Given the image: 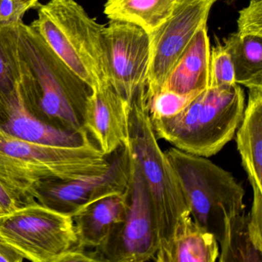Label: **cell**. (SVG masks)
I'll use <instances>...</instances> for the list:
<instances>
[{
    "mask_svg": "<svg viewBox=\"0 0 262 262\" xmlns=\"http://www.w3.org/2000/svg\"><path fill=\"white\" fill-rule=\"evenodd\" d=\"M19 91L38 118L57 122L63 129L81 132L91 87L47 45L30 25L18 24Z\"/></svg>",
    "mask_w": 262,
    "mask_h": 262,
    "instance_id": "cell-1",
    "label": "cell"
},
{
    "mask_svg": "<svg viewBox=\"0 0 262 262\" xmlns=\"http://www.w3.org/2000/svg\"><path fill=\"white\" fill-rule=\"evenodd\" d=\"M89 134L78 145L27 142L0 130V184L18 205L34 202L41 185L102 174L110 160Z\"/></svg>",
    "mask_w": 262,
    "mask_h": 262,
    "instance_id": "cell-2",
    "label": "cell"
},
{
    "mask_svg": "<svg viewBox=\"0 0 262 262\" xmlns=\"http://www.w3.org/2000/svg\"><path fill=\"white\" fill-rule=\"evenodd\" d=\"M245 105V92L238 84L208 87L179 114L150 122L157 139L182 151L209 158L232 140Z\"/></svg>",
    "mask_w": 262,
    "mask_h": 262,
    "instance_id": "cell-3",
    "label": "cell"
},
{
    "mask_svg": "<svg viewBox=\"0 0 262 262\" xmlns=\"http://www.w3.org/2000/svg\"><path fill=\"white\" fill-rule=\"evenodd\" d=\"M128 142L152 204L159 248L190 215L180 184L165 151L158 143L148 116L145 85L133 98L128 116Z\"/></svg>",
    "mask_w": 262,
    "mask_h": 262,
    "instance_id": "cell-4",
    "label": "cell"
},
{
    "mask_svg": "<svg viewBox=\"0 0 262 262\" xmlns=\"http://www.w3.org/2000/svg\"><path fill=\"white\" fill-rule=\"evenodd\" d=\"M30 27L92 90L110 84L104 54L105 26L90 17L75 0L38 4Z\"/></svg>",
    "mask_w": 262,
    "mask_h": 262,
    "instance_id": "cell-5",
    "label": "cell"
},
{
    "mask_svg": "<svg viewBox=\"0 0 262 262\" xmlns=\"http://www.w3.org/2000/svg\"><path fill=\"white\" fill-rule=\"evenodd\" d=\"M195 223L222 240L230 221L245 212V191L229 171L208 158L176 147L165 151Z\"/></svg>",
    "mask_w": 262,
    "mask_h": 262,
    "instance_id": "cell-6",
    "label": "cell"
},
{
    "mask_svg": "<svg viewBox=\"0 0 262 262\" xmlns=\"http://www.w3.org/2000/svg\"><path fill=\"white\" fill-rule=\"evenodd\" d=\"M0 242L24 260L59 262L78 236L72 214L34 201L0 214Z\"/></svg>",
    "mask_w": 262,
    "mask_h": 262,
    "instance_id": "cell-7",
    "label": "cell"
},
{
    "mask_svg": "<svg viewBox=\"0 0 262 262\" xmlns=\"http://www.w3.org/2000/svg\"><path fill=\"white\" fill-rule=\"evenodd\" d=\"M125 192L126 207L123 217L105 242L96 248L94 254L98 261H148L152 260L159 249L152 204L133 153Z\"/></svg>",
    "mask_w": 262,
    "mask_h": 262,
    "instance_id": "cell-8",
    "label": "cell"
},
{
    "mask_svg": "<svg viewBox=\"0 0 262 262\" xmlns=\"http://www.w3.org/2000/svg\"><path fill=\"white\" fill-rule=\"evenodd\" d=\"M217 0H179L166 20L149 33L150 60L145 96L162 88L167 76L194 35L207 25Z\"/></svg>",
    "mask_w": 262,
    "mask_h": 262,
    "instance_id": "cell-9",
    "label": "cell"
},
{
    "mask_svg": "<svg viewBox=\"0 0 262 262\" xmlns=\"http://www.w3.org/2000/svg\"><path fill=\"white\" fill-rule=\"evenodd\" d=\"M102 41L108 82L131 105L138 90L146 84L149 36L134 24L110 20L104 27Z\"/></svg>",
    "mask_w": 262,
    "mask_h": 262,
    "instance_id": "cell-10",
    "label": "cell"
},
{
    "mask_svg": "<svg viewBox=\"0 0 262 262\" xmlns=\"http://www.w3.org/2000/svg\"><path fill=\"white\" fill-rule=\"evenodd\" d=\"M108 169L102 174L41 185L33 199L64 212H74L87 202L125 191L128 185L131 162L129 142L116 150Z\"/></svg>",
    "mask_w": 262,
    "mask_h": 262,
    "instance_id": "cell-11",
    "label": "cell"
},
{
    "mask_svg": "<svg viewBox=\"0 0 262 262\" xmlns=\"http://www.w3.org/2000/svg\"><path fill=\"white\" fill-rule=\"evenodd\" d=\"M130 106L110 84L93 90L89 97L82 127L105 156L128 142Z\"/></svg>",
    "mask_w": 262,
    "mask_h": 262,
    "instance_id": "cell-12",
    "label": "cell"
},
{
    "mask_svg": "<svg viewBox=\"0 0 262 262\" xmlns=\"http://www.w3.org/2000/svg\"><path fill=\"white\" fill-rule=\"evenodd\" d=\"M243 119L236 131L242 164L253 189L248 214L252 226L262 225V88L249 89Z\"/></svg>",
    "mask_w": 262,
    "mask_h": 262,
    "instance_id": "cell-13",
    "label": "cell"
},
{
    "mask_svg": "<svg viewBox=\"0 0 262 262\" xmlns=\"http://www.w3.org/2000/svg\"><path fill=\"white\" fill-rule=\"evenodd\" d=\"M0 118L2 120L0 128L4 132L35 143L72 146L82 143L88 135L84 128L81 132L69 131L41 120L26 105L20 91L0 114Z\"/></svg>",
    "mask_w": 262,
    "mask_h": 262,
    "instance_id": "cell-14",
    "label": "cell"
},
{
    "mask_svg": "<svg viewBox=\"0 0 262 262\" xmlns=\"http://www.w3.org/2000/svg\"><path fill=\"white\" fill-rule=\"evenodd\" d=\"M125 207L124 191L87 202L72 213L77 233V246L83 249L100 247L115 225L122 220Z\"/></svg>",
    "mask_w": 262,
    "mask_h": 262,
    "instance_id": "cell-15",
    "label": "cell"
},
{
    "mask_svg": "<svg viewBox=\"0 0 262 262\" xmlns=\"http://www.w3.org/2000/svg\"><path fill=\"white\" fill-rule=\"evenodd\" d=\"M210 52L208 28L205 25L184 50L159 91L189 95L208 88Z\"/></svg>",
    "mask_w": 262,
    "mask_h": 262,
    "instance_id": "cell-16",
    "label": "cell"
},
{
    "mask_svg": "<svg viewBox=\"0 0 262 262\" xmlns=\"http://www.w3.org/2000/svg\"><path fill=\"white\" fill-rule=\"evenodd\" d=\"M219 244L209 231L191 216L185 219L171 239L158 249L153 261L214 262L219 257Z\"/></svg>",
    "mask_w": 262,
    "mask_h": 262,
    "instance_id": "cell-17",
    "label": "cell"
},
{
    "mask_svg": "<svg viewBox=\"0 0 262 262\" xmlns=\"http://www.w3.org/2000/svg\"><path fill=\"white\" fill-rule=\"evenodd\" d=\"M179 0H107L104 13L110 20L134 24L148 34L162 25Z\"/></svg>",
    "mask_w": 262,
    "mask_h": 262,
    "instance_id": "cell-18",
    "label": "cell"
},
{
    "mask_svg": "<svg viewBox=\"0 0 262 262\" xmlns=\"http://www.w3.org/2000/svg\"><path fill=\"white\" fill-rule=\"evenodd\" d=\"M234 67L235 82L249 89L262 88V37L231 33L223 39Z\"/></svg>",
    "mask_w": 262,
    "mask_h": 262,
    "instance_id": "cell-19",
    "label": "cell"
},
{
    "mask_svg": "<svg viewBox=\"0 0 262 262\" xmlns=\"http://www.w3.org/2000/svg\"><path fill=\"white\" fill-rule=\"evenodd\" d=\"M18 24H0V114L19 94Z\"/></svg>",
    "mask_w": 262,
    "mask_h": 262,
    "instance_id": "cell-20",
    "label": "cell"
},
{
    "mask_svg": "<svg viewBox=\"0 0 262 262\" xmlns=\"http://www.w3.org/2000/svg\"><path fill=\"white\" fill-rule=\"evenodd\" d=\"M220 262H262V251L254 245L245 212L231 219L219 242Z\"/></svg>",
    "mask_w": 262,
    "mask_h": 262,
    "instance_id": "cell-21",
    "label": "cell"
},
{
    "mask_svg": "<svg viewBox=\"0 0 262 262\" xmlns=\"http://www.w3.org/2000/svg\"><path fill=\"white\" fill-rule=\"evenodd\" d=\"M201 93L179 95L173 92L161 90L150 98L145 96L150 120L167 119L179 114Z\"/></svg>",
    "mask_w": 262,
    "mask_h": 262,
    "instance_id": "cell-22",
    "label": "cell"
},
{
    "mask_svg": "<svg viewBox=\"0 0 262 262\" xmlns=\"http://www.w3.org/2000/svg\"><path fill=\"white\" fill-rule=\"evenodd\" d=\"M234 67L229 53L216 39L210 52L208 88H222L235 85Z\"/></svg>",
    "mask_w": 262,
    "mask_h": 262,
    "instance_id": "cell-23",
    "label": "cell"
},
{
    "mask_svg": "<svg viewBox=\"0 0 262 262\" xmlns=\"http://www.w3.org/2000/svg\"><path fill=\"white\" fill-rule=\"evenodd\" d=\"M237 34L262 37V0H251L239 11Z\"/></svg>",
    "mask_w": 262,
    "mask_h": 262,
    "instance_id": "cell-24",
    "label": "cell"
},
{
    "mask_svg": "<svg viewBox=\"0 0 262 262\" xmlns=\"http://www.w3.org/2000/svg\"><path fill=\"white\" fill-rule=\"evenodd\" d=\"M26 12L17 0H0V24L22 21Z\"/></svg>",
    "mask_w": 262,
    "mask_h": 262,
    "instance_id": "cell-25",
    "label": "cell"
},
{
    "mask_svg": "<svg viewBox=\"0 0 262 262\" xmlns=\"http://www.w3.org/2000/svg\"><path fill=\"white\" fill-rule=\"evenodd\" d=\"M18 206L19 205L15 202L14 199L8 194L0 184V214L9 212L17 208Z\"/></svg>",
    "mask_w": 262,
    "mask_h": 262,
    "instance_id": "cell-26",
    "label": "cell"
},
{
    "mask_svg": "<svg viewBox=\"0 0 262 262\" xmlns=\"http://www.w3.org/2000/svg\"><path fill=\"white\" fill-rule=\"evenodd\" d=\"M23 260H24V258L22 256L0 242V261L22 262Z\"/></svg>",
    "mask_w": 262,
    "mask_h": 262,
    "instance_id": "cell-27",
    "label": "cell"
},
{
    "mask_svg": "<svg viewBox=\"0 0 262 262\" xmlns=\"http://www.w3.org/2000/svg\"><path fill=\"white\" fill-rule=\"evenodd\" d=\"M18 2L24 7V11H28L32 8H35L39 4V0H17Z\"/></svg>",
    "mask_w": 262,
    "mask_h": 262,
    "instance_id": "cell-28",
    "label": "cell"
},
{
    "mask_svg": "<svg viewBox=\"0 0 262 262\" xmlns=\"http://www.w3.org/2000/svg\"><path fill=\"white\" fill-rule=\"evenodd\" d=\"M0 130H1V128H0Z\"/></svg>",
    "mask_w": 262,
    "mask_h": 262,
    "instance_id": "cell-29",
    "label": "cell"
}]
</instances>
